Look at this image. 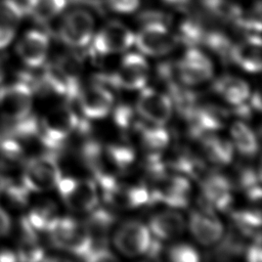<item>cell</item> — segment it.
<instances>
[{
  "mask_svg": "<svg viewBox=\"0 0 262 262\" xmlns=\"http://www.w3.org/2000/svg\"><path fill=\"white\" fill-rule=\"evenodd\" d=\"M168 258L174 262H195L200 260L195 248L188 244H177L168 251Z\"/></svg>",
  "mask_w": 262,
  "mask_h": 262,
  "instance_id": "cell-32",
  "label": "cell"
},
{
  "mask_svg": "<svg viewBox=\"0 0 262 262\" xmlns=\"http://www.w3.org/2000/svg\"><path fill=\"white\" fill-rule=\"evenodd\" d=\"M140 0H108L110 6L122 13H130L137 9Z\"/></svg>",
  "mask_w": 262,
  "mask_h": 262,
  "instance_id": "cell-34",
  "label": "cell"
},
{
  "mask_svg": "<svg viewBox=\"0 0 262 262\" xmlns=\"http://www.w3.org/2000/svg\"><path fill=\"white\" fill-rule=\"evenodd\" d=\"M204 202L213 209L226 210L232 202L229 180L220 174H210L202 180Z\"/></svg>",
  "mask_w": 262,
  "mask_h": 262,
  "instance_id": "cell-19",
  "label": "cell"
},
{
  "mask_svg": "<svg viewBox=\"0 0 262 262\" xmlns=\"http://www.w3.org/2000/svg\"><path fill=\"white\" fill-rule=\"evenodd\" d=\"M94 35V19L84 9H74L68 12L58 28L60 40L73 48H82L88 45Z\"/></svg>",
  "mask_w": 262,
  "mask_h": 262,
  "instance_id": "cell-6",
  "label": "cell"
},
{
  "mask_svg": "<svg viewBox=\"0 0 262 262\" xmlns=\"http://www.w3.org/2000/svg\"><path fill=\"white\" fill-rule=\"evenodd\" d=\"M67 5V0H27L26 13L36 21L44 24L58 15Z\"/></svg>",
  "mask_w": 262,
  "mask_h": 262,
  "instance_id": "cell-25",
  "label": "cell"
},
{
  "mask_svg": "<svg viewBox=\"0 0 262 262\" xmlns=\"http://www.w3.org/2000/svg\"><path fill=\"white\" fill-rule=\"evenodd\" d=\"M16 254L21 261H40L44 256L37 231L29 224L26 217L20 221V236Z\"/></svg>",
  "mask_w": 262,
  "mask_h": 262,
  "instance_id": "cell-23",
  "label": "cell"
},
{
  "mask_svg": "<svg viewBox=\"0 0 262 262\" xmlns=\"http://www.w3.org/2000/svg\"><path fill=\"white\" fill-rule=\"evenodd\" d=\"M232 143L219 136H208L204 140V149L211 162L218 165H226L232 159Z\"/></svg>",
  "mask_w": 262,
  "mask_h": 262,
  "instance_id": "cell-27",
  "label": "cell"
},
{
  "mask_svg": "<svg viewBox=\"0 0 262 262\" xmlns=\"http://www.w3.org/2000/svg\"><path fill=\"white\" fill-rule=\"evenodd\" d=\"M46 232L51 244L59 250L85 260L91 251L92 243L84 222H80L72 217L57 216Z\"/></svg>",
  "mask_w": 262,
  "mask_h": 262,
  "instance_id": "cell-1",
  "label": "cell"
},
{
  "mask_svg": "<svg viewBox=\"0 0 262 262\" xmlns=\"http://www.w3.org/2000/svg\"><path fill=\"white\" fill-rule=\"evenodd\" d=\"M177 76L185 85L195 86L211 79L213 63L200 49H188L176 67Z\"/></svg>",
  "mask_w": 262,
  "mask_h": 262,
  "instance_id": "cell-14",
  "label": "cell"
},
{
  "mask_svg": "<svg viewBox=\"0 0 262 262\" xmlns=\"http://www.w3.org/2000/svg\"><path fill=\"white\" fill-rule=\"evenodd\" d=\"M136 113L151 125H165L172 116L173 104L170 97L154 88H143L136 101Z\"/></svg>",
  "mask_w": 262,
  "mask_h": 262,
  "instance_id": "cell-9",
  "label": "cell"
},
{
  "mask_svg": "<svg viewBox=\"0 0 262 262\" xmlns=\"http://www.w3.org/2000/svg\"><path fill=\"white\" fill-rule=\"evenodd\" d=\"M215 92L227 103L238 106L250 97V87L242 78L235 76H223L214 84Z\"/></svg>",
  "mask_w": 262,
  "mask_h": 262,
  "instance_id": "cell-22",
  "label": "cell"
},
{
  "mask_svg": "<svg viewBox=\"0 0 262 262\" xmlns=\"http://www.w3.org/2000/svg\"><path fill=\"white\" fill-rule=\"evenodd\" d=\"M105 202L117 209H134L150 200L149 189L139 184H129L115 179L100 186Z\"/></svg>",
  "mask_w": 262,
  "mask_h": 262,
  "instance_id": "cell-10",
  "label": "cell"
},
{
  "mask_svg": "<svg viewBox=\"0 0 262 262\" xmlns=\"http://www.w3.org/2000/svg\"><path fill=\"white\" fill-rule=\"evenodd\" d=\"M148 79V63L139 53H128L114 75L115 83L126 90L142 89Z\"/></svg>",
  "mask_w": 262,
  "mask_h": 262,
  "instance_id": "cell-15",
  "label": "cell"
},
{
  "mask_svg": "<svg viewBox=\"0 0 262 262\" xmlns=\"http://www.w3.org/2000/svg\"><path fill=\"white\" fill-rule=\"evenodd\" d=\"M202 205L190 213L188 226L191 234L201 245L213 246L223 237V225L211 206L205 202Z\"/></svg>",
  "mask_w": 262,
  "mask_h": 262,
  "instance_id": "cell-12",
  "label": "cell"
},
{
  "mask_svg": "<svg viewBox=\"0 0 262 262\" xmlns=\"http://www.w3.org/2000/svg\"><path fill=\"white\" fill-rule=\"evenodd\" d=\"M147 227L156 238L170 241L183 233L185 229V219L176 211H162L155 214L149 219Z\"/></svg>",
  "mask_w": 262,
  "mask_h": 262,
  "instance_id": "cell-20",
  "label": "cell"
},
{
  "mask_svg": "<svg viewBox=\"0 0 262 262\" xmlns=\"http://www.w3.org/2000/svg\"><path fill=\"white\" fill-rule=\"evenodd\" d=\"M204 6L212 13L223 18H236L238 8L228 0H202Z\"/></svg>",
  "mask_w": 262,
  "mask_h": 262,
  "instance_id": "cell-31",
  "label": "cell"
},
{
  "mask_svg": "<svg viewBox=\"0 0 262 262\" xmlns=\"http://www.w3.org/2000/svg\"><path fill=\"white\" fill-rule=\"evenodd\" d=\"M151 239L152 237L148 227L134 220L123 223L113 236L116 249L127 257H136L146 254Z\"/></svg>",
  "mask_w": 262,
  "mask_h": 262,
  "instance_id": "cell-8",
  "label": "cell"
},
{
  "mask_svg": "<svg viewBox=\"0 0 262 262\" xmlns=\"http://www.w3.org/2000/svg\"><path fill=\"white\" fill-rule=\"evenodd\" d=\"M150 200L172 207H184L188 203L190 185L186 178L178 175H156V183L149 190Z\"/></svg>",
  "mask_w": 262,
  "mask_h": 262,
  "instance_id": "cell-13",
  "label": "cell"
},
{
  "mask_svg": "<svg viewBox=\"0 0 262 262\" xmlns=\"http://www.w3.org/2000/svg\"><path fill=\"white\" fill-rule=\"evenodd\" d=\"M247 259L251 262H260L261 261V243H260V238L257 239V243L253 244L248 249Z\"/></svg>",
  "mask_w": 262,
  "mask_h": 262,
  "instance_id": "cell-36",
  "label": "cell"
},
{
  "mask_svg": "<svg viewBox=\"0 0 262 262\" xmlns=\"http://www.w3.org/2000/svg\"><path fill=\"white\" fill-rule=\"evenodd\" d=\"M79 119L74 111L66 105L49 112L40 124L39 135L48 147H58L79 127Z\"/></svg>",
  "mask_w": 262,
  "mask_h": 262,
  "instance_id": "cell-4",
  "label": "cell"
},
{
  "mask_svg": "<svg viewBox=\"0 0 262 262\" xmlns=\"http://www.w3.org/2000/svg\"><path fill=\"white\" fill-rule=\"evenodd\" d=\"M56 211V205L52 201L43 200L31 209L26 219L36 231H46L49 225L57 217Z\"/></svg>",
  "mask_w": 262,
  "mask_h": 262,
  "instance_id": "cell-26",
  "label": "cell"
},
{
  "mask_svg": "<svg viewBox=\"0 0 262 262\" xmlns=\"http://www.w3.org/2000/svg\"><path fill=\"white\" fill-rule=\"evenodd\" d=\"M16 254L10 250H0V262L1 261H14Z\"/></svg>",
  "mask_w": 262,
  "mask_h": 262,
  "instance_id": "cell-37",
  "label": "cell"
},
{
  "mask_svg": "<svg viewBox=\"0 0 262 262\" xmlns=\"http://www.w3.org/2000/svg\"><path fill=\"white\" fill-rule=\"evenodd\" d=\"M33 90L27 82L0 87V113L8 122H16L31 115Z\"/></svg>",
  "mask_w": 262,
  "mask_h": 262,
  "instance_id": "cell-5",
  "label": "cell"
},
{
  "mask_svg": "<svg viewBox=\"0 0 262 262\" xmlns=\"http://www.w3.org/2000/svg\"><path fill=\"white\" fill-rule=\"evenodd\" d=\"M233 221L237 228L247 235H255L259 233L260 228V213L255 210H243L232 214Z\"/></svg>",
  "mask_w": 262,
  "mask_h": 262,
  "instance_id": "cell-30",
  "label": "cell"
},
{
  "mask_svg": "<svg viewBox=\"0 0 262 262\" xmlns=\"http://www.w3.org/2000/svg\"><path fill=\"white\" fill-rule=\"evenodd\" d=\"M134 44L142 54L159 57L174 49L176 39L164 24L150 21L134 35Z\"/></svg>",
  "mask_w": 262,
  "mask_h": 262,
  "instance_id": "cell-7",
  "label": "cell"
},
{
  "mask_svg": "<svg viewBox=\"0 0 262 262\" xmlns=\"http://www.w3.org/2000/svg\"><path fill=\"white\" fill-rule=\"evenodd\" d=\"M164 1H166L167 3H170V4H185L189 0H164Z\"/></svg>",
  "mask_w": 262,
  "mask_h": 262,
  "instance_id": "cell-39",
  "label": "cell"
},
{
  "mask_svg": "<svg viewBox=\"0 0 262 262\" xmlns=\"http://www.w3.org/2000/svg\"><path fill=\"white\" fill-rule=\"evenodd\" d=\"M140 135V141L142 146L154 155L158 156L157 152L166 147L169 141V135L162 126L152 125L151 127H140L138 129Z\"/></svg>",
  "mask_w": 262,
  "mask_h": 262,
  "instance_id": "cell-28",
  "label": "cell"
},
{
  "mask_svg": "<svg viewBox=\"0 0 262 262\" xmlns=\"http://www.w3.org/2000/svg\"><path fill=\"white\" fill-rule=\"evenodd\" d=\"M11 229V219L8 213L0 206V237L5 236Z\"/></svg>",
  "mask_w": 262,
  "mask_h": 262,
  "instance_id": "cell-35",
  "label": "cell"
},
{
  "mask_svg": "<svg viewBox=\"0 0 262 262\" xmlns=\"http://www.w3.org/2000/svg\"><path fill=\"white\" fill-rule=\"evenodd\" d=\"M61 176L57 160L46 154L25 163L20 181L30 192H42L56 187Z\"/></svg>",
  "mask_w": 262,
  "mask_h": 262,
  "instance_id": "cell-2",
  "label": "cell"
},
{
  "mask_svg": "<svg viewBox=\"0 0 262 262\" xmlns=\"http://www.w3.org/2000/svg\"><path fill=\"white\" fill-rule=\"evenodd\" d=\"M229 55L242 70L248 73L261 71V40L259 35L249 36L244 41L231 46Z\"/></svg>",
  "mask_w": 262,
  "mask_h": 262,
  "instance_id": "cell-18",
  "label": "cell"
},
{
  "mask_svg": "<svg viewBox=\"0 0 262 262\" xmlns=\"http://www.w3.org/2000/svg\"><path fill=\"white\" fill-rule=\"evenodd\" d=\"M132 31L119 21H111L92 37V48L98 55L123 52L134 44Z\"/></svg>",
  "mask_w": 262,
  "mask_h": 262,
  "instance_id": "cell-11",
  "label": "cell"
},
{
  "mask_svg": "<svg viewBox=\"0 0 262 262\" xmlns=\"http://www.w3.org/2000/svg\"><path fill=\"white\" fill-rule=\"evenodd\" d=\"M25 13V8L17 0H0V49L11 43Z\"/></svg>",
  "mask_w": 262,
  "mask_h": 262,
  "instance_id": "cell-21",
  "label": "cell"
},
{
  "mask_svg": "<svg viewBox=\"0 0 262 262\" xmlns=\"http://www.w3.org/2000/svg\"><path fill=\"white\" fill-rule=\"evenodd\" d=\"M7 182H8V179H6V178L3 176V174L0 172V192H3V190H4V188H5L6 184H7Z\"/></svg>",
  "mask_w": 262,
  "mask_h": 262,
  "instance_id": "cell-38",
  "label": "cell"
},
{
  "mask_svg": "<svg viewBox=\"0 0 262 262\" xmlns=\"http://www.w3.org/2000/svg\"><path fill=\"white\" fill-rule=\"evenodd\" d=\"M57 189L63 204L73 212L89 213L98 205V190L91 179L62 177Z\"/></svg>",
  "mask_w": 262,
  "mask_h": 262,
  "instance_id": "cell-3",
  "label": "cell"
},
{
  "mask_svg": "<svg viewBox=\"0 0 262 262\" xmlns=\"http://www.w3.org/2000/svg\"><path fill=\"white\" fill-rule=\"evenodd\" d=\"M232 145L246 157H253L258 150V140L254 131L241 121L234 122L230 127Z\"/></svg>",
  "mask_w": 262,
  "mask_h": 262,
  "instance_id": "cell-24",
  "label": "cell"
},
{
  "mask_svg": "<svg viewBox=\"0 0 262 262\" xmlns=\"http://www.w3.org/2000/svg\"><path fill=\"white\" fill-rule=\"evenodd\" d=\"M24 149L17 139L8 137L0 140V167L12 168L23 161Z\"/></svg>",
  "mask_w": 262,
  "mask_h": 262,
  "instance_id": "cell-29",
  "label": "cell"
},
{
  "mask_svg": "<svg viewBox=\"0 0 262 262\" xmlns=\"http://www.w3.org/2000/svg\"><path fill=\"white\" fill-rule=\"evenodd\" d=\"M77 98L82 114L88 119H102L106 117L114 105L112 92L101 85H91L80 90Z\"/></svg>",
  "mask_w": 262,
  "mask_h": 262,
  "instance_id": "cell-16",
  "label": "cell"
},
{
  "mask_svg": "<svg viewBox=\"0 0 262 262\" xmlns=\"http://www.w3.org/2000/svg\"><path fill=\"white\" fill-rule=\"evenodd\" d=\"M48 50V36L37 30L28 31L16 46V52L20 60L30 68L41 67L46 60Z\"/></svg>",
  "mask_w": 262,
  "mask_h": 262,
  "instance_id": "cell-17",
  "label": "cell"
},
{
  "mask_svg": "<svg viewBox=\"0 0 262 262\" xmlns=\"http://www.w3.org/2000/svg\"><path fill=\"white\" fill-rule=\"evenodd\" d=\"M243 249L242 243L234 235L226 236L217 248L216 255L219 259H228L231 256H236Z\"/></svg>",
  "mask_w": 262,
  "mask_h": 262,
  "instance_id": "cell-33",
  "label": "cell"
}]
</instances>
